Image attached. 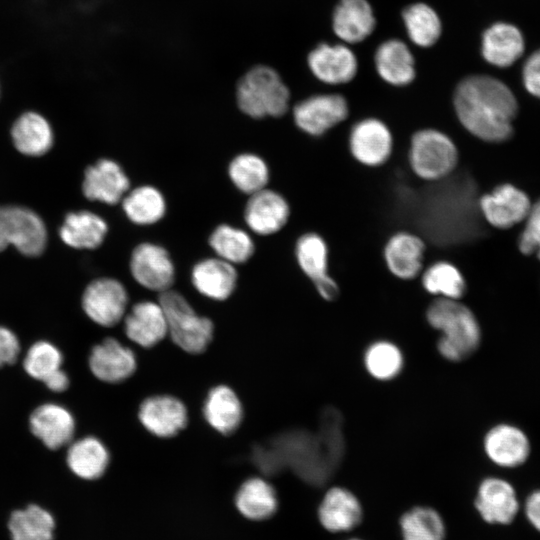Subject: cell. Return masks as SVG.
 <instances>
[{
  "label": "cell",
  "mask_w": 540,
  "mask_h": 540,
  "mask_svg": "<svg viewBox=\"0 0 540 540\" xmlns=\"http://www.w3.org/2000/svg\"><path fill=\"white\" fill-rule=\"evenodd\" d=\"M453 105L462 127L488 143H501L513 135L518 103L512 91L500 80L472 75L456 87Z\"/></svg>",
  "instance_id": "6da1fadb"
},
{
  "label": "cell",
  "mask_w": 540,
  "mask_h": 540,
  "mask_svg": "<svg viewBox=\"0 0 540 540\" xmlns=\"http://www.w3.org/2000/svg\"><path fill=\"white\" fill-rule=\"evenodd\" d=\"M425 318L439 332L436 348L449 362H462L476 353L482 342L480 322L461 300L435 298L427 307Z\"/></svg>",
  "instance_id": "7a4b0ae2"
},
{
  "label": "cell",
  "mask_w": 540,
  "mask_h": 540,
  "mask_svg": "<svg viewBox=\"0 0 540 540\" xmlns=\"http://www.w3.org/2000/svg\"><path fill=\"white\" fill-rule=\"evenodd\" d=\"M236 100L240 110L252 118L280 117L288 110L290 93L274 69L258 65L239 80Z\"/></svg>",
  "instance_id": "3957f363"
},
{
  "label": "cell",
  "mask_w": 540,
  "mask_h": 540,
  "mask_svg": "<svg viewBox=\"0 0 540 540\" xmlns=\"http://www.w3.org/2000/svg\"><path fill=\"white\" fill-rule=\"evenodd\" d=\"M458 160L455 142L441 130L423 128L410 139L409 166L424 181L437 182L447 178L457 167Z\"/></svg>",
  "instance_id": "277c9868"
},
{
  "label": "cell",
  "mask_w": 540,
  "mask_h": 540,
  "mask_svg": "<svg viewBox=\"0 0 540 540\" xmlns=\"http://www.w3.org/2000/svg\"><path fill=\"white\" fill-rule=\"evenodd\" d=\"M161 305L168 328V335L181 350L190 354L204 352L214 336L213 322L198 315L187 299L169 289L160 293Z\"/></svg>",
  "instance_id": "5b68a950"
},
{
  "label": "cell",
  "mask_w": 540,
  "mask_h": 540,
  "mask_svg": "<svg viewBox=\"0 0 540 540\" xmlns=\"http://www.w3.org/2000/svg\"><path fill=\"white\" fill-rule=\"evenodd\" d=\"M46 228L33 211L16 206L0 207V251L9 244L22 254L37 256L45 248Z\"/></svg>",
  "instance_id": "8992f818"
},
{
  "label": "cell",
  "mask_w": 540,
  "mask_h": 540,
  "mask_svg": "<svg viewBox=\"0 0 540 540\" xmlns=\"http://www.w3.org/2000/svg\"><path fill=\"white\" fill-rule=\"evenodd\" d=\"M482 447L490 462L506 469L524 465L532 452V443L526 431L511 422L491 426L483 436Z\"/></svg>",
  "instance_id": "52a82bcc"
},
{
  "label": "cell",
  "mask_w": 540,
  "mask_h": 540,
  "mask_svg": "<svg viewBox=\"0 0 540 540\" xmlns=\"http://www.w3.org/2000/svg\"><path fill=\"white\" fill-rule=\"evenodd\" d=\"M349 114L348 103L340 94L310 96L293 108V120L304 133L319 137L343 122Z\"/></svg>",
  "instance_id": "ba28073f"
},
{
  "label": "cell",
  "mask_w": 540,
  "mask_h": 540,
  "mask_svg": "<svg viewBox=\"0 0 540 540\" xmlns=\"http://www.w3.org/2000/svg\"><path fill=\"white\" fill-rule=\"evenodd\" d=\"M390 128L378 118H365L351 128L348 147L352 157L366 167L385 164L393 152Z\"/></svg>",
  "instance_id": "9c48e42d"
},
{
  "label": "cell",
  "mask_w": 540,
  "mask_h": 540,
  "mask_svg": "<svg viewBox=\"0 0 540 540\" xmlns=\"http://www.w3.org/2000/svg\"><path fill=\"white\" fill-rule=\"evenodd\" d=\"M128 294L121 282L112 278L92 281L82 296L85 314L96 324L112 327L126 315Z\"/></svg>",
  "instance_id": "30bf717a"
},
{
  "label": "cell",
  "mask_w": 540,
  "mask_h": 540,
  "mask_svg": "<svg viewBox=\"0 0 540 540\" xmlns=\"http://www.w3.org/2000/svg\"><path fill=\"white\" fill-rule=\"evenodd\" d=\"M130 271L142 287L159 293L171 289L175 280V267L169 253L164 247L150 242L134 248Z\"/></svg>",
  "instance_id": "8fae6325"
},
{
  "label": "cell",
  "mask_w": 540,
  "mask_h": 540,
  "mask_svg": "<svg viewBox=\"0 0 540 540\" xmlns=\"http://www.w3.org/2000/svg\"><path fill=\"white\" fill-rule=\"evenodd\" d=\"M531 206L528 195L509 183L496 186L479 199L483 218L498 229H508L523 222Z\"/></svg>",
  "instance_id": "7c38bea8"
},
{
  "label": "cell",
  "mask_w": 540,
  "mask_h": 540,
  "mask_svg": "<svg viewBox=\"0 0 540 540\" xmlns=\"http://www.w3.org/2000/svg\"><path fill=\"white\" fill-rule=\"evenodd\" d=\"M138 419L152 435L170 438L186 427L188 412L180 399L171 395H154L142 401Z\"/></svg>",
  "instance_id": "4fadbf2b"
},
{
  "label": "cell",
  "mask_w": 540,
  "mask_h": 540,
  "mask_svg": "<svg viewBox=\"0 0 540 540\" xmlns=\"http://www.w3.org/2000/svg\"><path fill=\"white\" fill-rule=\"evenodd\" d=\"M475 508L487 523L509 524L519 510L516 490L506 479L486 477L478 486Z\"/></svg>",
  "instance_id": "5bb4252c"
},
{
  "label": "cell",
  "mask_w": 540,
  "mask_h": 540,
  "mask_svg": "<svg viewBox=\"0 0 540 540\" xmlns=\"http://www.w3.org/2000/svg\"><path fill=\"white\" fill-rule=\"evenodd\" d=\"M88 363L97 379L110 384L127 380L137 368L133 350L114 338L96 344L90 352Z\"/></svg>",
  "instance_id": "9a60e30c"
},
{
  "label": "cell",
  "mask_w": 540,
  "mask_h": 540,
  "mask_svg": "<svg viewBox=\"0 0 540 540\" xmlns=\"http://www.w3.org/2000/svg\"><path fill=\"white\" fill-rule=\"evenodd\" d=\"M425 242L415 233L399 231L386 242L383 257L389 272L398 279L412 280L423 271Z\"/></svg>",
  "instance_id": "2e32d148"
},
{
  "label": "cell",
  "mask_w": 540,
  "mask_h": 540,
  "mask_svg": "<svg viewBox=\"0 0 540 540\" xmlns=\"http://www.w3.org/2000/svg\"><path fill=\"white\" fill-rule=\"evenodd\" d=\"M289 216L287 200L280 193L267 188L250 195L244 210L248 227L263 236L280 231L287 224Z\"/></svg>",
  "instance_id": "e0dca14e"
},
{
  "label": "cell",
  "mask_w": 540,
  "mask_h": 540,
  "mask_svg": "<svg viewBox=\"0 0 540 540\" xmlns=\"http://www.w3.org/2000/svg\"><path fill=\"white\" fill-rule=\"evenodd\" d=\"M129 187V178L117 162L100 159L86 169L82 190L90 200L114 205L122 201Z\"/></svg>",
  "instance_id": "ac0fdd59"
},
{
  "label": "cell",
  "mask_w": 540,
  "mask_h": 540,
  "mask_svg": "<svg viewBox=\"0 0 540 540\" xmlns=\"http://www.w3.org/2000/svg\"><path fill=\"white\" fill-rule=\"evenodd\" d=\"M362 514V506L356 495L341 486H333L325 492L317 511L320 524L331 533L354 529L360 523Z\"/></svg>",
  "instance_id": "d6986e66"
},
{
  "label": "cell",
  "mask_w": 540,
  "mask_h": 540,
  "mask_svg": "<svg viewBox=\"0 0 540 540\" xmlns=\"http://www.w3.org/2000/svg\"><path fill=\"white\" fill-rule=\"evenodd\" d=\"M308 65L317 79L331 85L347 83L357 72L354 53L341 44H319L309 53Z\"/></svg>",
  "instance_id": "ffe728a7"
},
{
  "label": "cell",
  "mask_w": 540,
  "mask_h": 540,
  "mask_svg": "<svg viewBox=\"0 0 540 540\" xmlns=\"http://www.w3.org/2000/svg\"><path fill=\"white\" fill-rule=\"evenodd\" d=\"M124 332L135 344L151 348L167 335V321L159 302L140 301L123 318Z\"/></svg>",
  "instance_id": "44dd1931"
},
{
  "label": "cell",
  "mask_w": 540,
  "mask_h": 540,
  "mask_svg": "<svg viewBox=\"0 0 540 540\" xmlns=\"http://www.w3.org/2000/svg\"><path fill=\"white\" fill-rule=\"evenodd\" d=\"M31 432L49 449L69 444L75 431V421L64 406L45 403L38 406L29 419Z\"/></svg>",
  "instance_id": "7402d4cb"
},
{
  "label": "cell",
  "mask_w": 540,
  "mask_h": 540,
  "mask_svg": "<svg viewBox=\"0 0 540 540\" xmlns=\"http://www.w3.org/2000/svg\"><path fill=\"white\" fill-rule=\"evenodd\" d=\"M237 279L234 265L219 257L197 262L191 272L195 289L203 296L217 301L226 300L232 295Z\"/></svg>",
  "instance_id": "603a6c76"
},
{
  "label": "cell",
  "mask_w": 540,
  "mask_h": 540,
  "mask_svg": "<svg viewBox=\"0 0 540 540\" xmlns=\"http://www.w3.org/2000/svg\"><path fill=\"white\" fill-rule=\"evenodd\" d=\"M207 423L222 435L235 432L243 419V406L235 391L224 384L210 389L203 405Z\"/></svg>",
  "instance_id": "cb8c5ba5"
},
{
  "label": "cell",
  "mask_w": 540,
  "mask_h": 540,
  "mask_svg": "<svg viewBox=\"0 0 540 540\" xmlns=\"http://www.w3.org/2000/svg\"><path fill=\"white\" fill-rule=\"evenodd\" d=\"M332 25L341 40L358 43L372 33L375 18L367 0H341L334 10Z\"/></svg>",
  "instance_id": "d4e9b609"
},
{
  "label": "cell",
  "mask_w": 540,
  "mask_h": 540,
  "mask_svg": "<svg viewBox=\"0 0 540 540\" xmlns=\"http://www.w3.org/2000/svg\"><path fill=\"white\" fill-rule=\"evenodd\" d=\"M524 52V39L520 30L508 23H496L482 37V55L497 67L512 65Z\"/></svg>",
  "instance_id": "484cf974"
},
{
  "label": "cell",
  "mask_w": 540,
  "mask_h": 540,
  "mask_svg": "<svg viewBox=\"0 0 540 540\" xmlns=\"http://www.w3.org/2000/svg\"><path fill=\"white\" fill-rule=\"evenodd\" d=\"M380 77L394 86H405L415 78L414 58L406 44L397 39L382 43L375 53Z\"/></svg>",
  "instance_id": "4316f807"
},
{
  "label": "cell",
  "mask_w": 540,
  "mask_h": 540,
  "mask_svg": "<svg viewBox=\"0 0 540 540\" xmlns=\"http://www.w3.org/2000/svg\"><path fill=\"white\" fill-rule=\"evenodd\" d=\"M238 512L248 520H264L277 510V494L273 486L260 477L247 479L235 495Z\"/></svg>",
  "instance_id": "83f0119b"
},
{
  "label": "cell",
  "mask_w": 540,
  "mask_h": 540,
  "mask_svg": "<svg viewBox=\"0 0 540 540\" xmlns=\"http://www.w3.org/2000/svg\"><path fill=\"white\" fill-rule=\"evenodd\" d=\"M110 455L102 441L93 436L71 443L67 451V464L78 477L94 480L101 477L109 464Z\"/></svg>",
  "instance_id": "f1b7e54d"
},
{
  "label": "cell",
  "mask_w": 540,
  "mask_h": 540,
  "mask_svg": "<svg viewBox=\"0 0 540 540\" xmlns=\"http://www.w3.org/2000/svg\"><path fill=\"white\" fill-rule=\"evenodd\" d=\"M108 227L104 219L89 211L69 213L60 229V237L77 249H94L102 244Z\"/></svg>",
  "instance_id": "f546056e"
},
{
  "label": "cell",
  "mask_w": 540,
  "mask_h": 540,
  "mask_svg": "<svg viewBox=\"0 0 540 540\" xmlns=\"http://www.w3.org/2000/svg\"><path fill=\"white\" fill-rule=\"evenodd\" d=\"M11 135L17 150L29 156H40L46 153L53 143L49 123L35 112L22 114L15 121Z\"/></svg>",
  "instance_id": "4dcf8cb0"
},
{
  "label": "cell",
  "mask_w": 540,
  "mask_h": 540,
  "mask_svg": "<svg viewBox=\"0 0 540 540\" xmlns=\"http://www.w3.org/2000/svg\"><path fill=\"white\" fill-rule=\"evenodd\" d=\"M421 284L426 292L436 298L461 300L467 290L463 273L446 260L436 261L425 268L421 273Z\"/></svg>",
  "instance_id": "1f68e13d"
},
{
  "label": "cell",
  "mask_w": 540,
  "mask_h": 540,
  "mask_svg": "<svg viewBox=\"0 0 540 540\" xmlns=\"http://www.w3.org/2000/svg\"><path fill=\"white\" fill-rule=\"evenodd\" d=\"M127 218L137 225H151L163 218L166 201L163 194L150 185L130 190L122 199Z\"/></svg>",
  "instance_id": "d6a6232c"
},
{
  "label": "cell",
  "mask_w": 540,
  "mask_h": 540,
  "mask_svg": "<svg viewBox=\"0 0 540 540\" xmlns=\"http://www.w3.org/2000/svg\"><path fill=\"white\" fill-rule=\"evenodd\" d=\"M363 364L367 373L375 380L391 381L403 370L404 355L400 347L392 341L377 340L365 349Z\"/></svg>",
  "instance_id": "836d02e7"
},
{
  "label": "cell",
  "mask_w": 540,
  "mask_h": 540,
  "mask_svg": "<svg viewBox=\"0 0 540 540\" xmlns=\"http://www.w3.org/2000/svg\"><path fill=\"white\" fill-rule=\"evenodd\" d=\"M295 255L300 269L314 284L330 276L329 250L321 235L308 232L300 236Z\"/></svg>",
  "instance_id": "e575fe53"
},
{
  "label": "cell",
  "mask_w": 540,
  "mask_h": 540,
  "mask_svg": "<svg viewBox=\"0 0 540 540\" xmlns=\"http://www.w3.org/2000/svg\"><path fill=\"white\" fill-rule=\"evenodd\" d=\"M209 244L219 258L233 265L248 261L255 250L254 242L246 231L228 224H221L213 230Z\"/></svg>",
  "instance_id": "d590c367"
},
{
  "label": "cell",
  "mask_w": 540,
  "mask_h": 540,
  "mask_svg": "<svg viewBox=\"0 0 540 540\" xmlns=\"http://www.w3.org/2000/svg\"><path fill=\"white\" fill-rule=\"evenodd\" d=\"M228 175L238 190L252 195L266 188L269 181V168L258 155L243 153L231 160Z\"/></svg>",
  "instance_id": "8d00e7d4"
},
{
  "label": "cell",
  "mask_w": 540,
  "mask_h": 540,
  "mask_svg": "<svg viewBox=\"0 0 540 540\" xmlns=\"http://www.w3.org/2000/svg\"><path fill=\"white\" fill-rule=\"evenodd\" d=\"M54 519L37 505L15 511L9 521L13 540H52Z\"/></svg>",
  "instance_id": "74e56055"
},
{
  "label": "cell",
  "mask_w": 540,
  "mask_h": 540,
  "mask_svg": "<svg viewBox=\"0 0 540 540\" xmlns=\"http://www.w3.org/2000/svg\"><path fill=\"white\" fill-rule=\"evenodd\" d=\"M403 540H444L445 525L440 514L431 507L417 506L400 519Z\"/></svg>",
  "instance_id": "f35d334b"
},
{
  "label": "cell",
  "mask_w": 540,
  "mask_h": 540,
  "mask_svg": "<svg viewBox=\"0 0 540 540\" xmlns=\"http://www.w3.org/2000/svg\"><path fill=\"white\" fill-rule=\"evenodd\" d=\"M402 16L407 34L416 45L429 47L440 37L441 22L430 6L424 3L410 5Z\"/></svg>",
  "instance_id": "ab89813d"
},
{
  "label": "cell",
  "mask_w": 540,
  "mask_h": 540,
  "mask_svg": "<svg viewBox=\"0 0 540 540\" xmlns=\"http://www.w3.org/2000/svg\"><path fill=\"white\" fill-rule=\"evenodd\" d=\"M62 362V353L55 345L38 341L28 349L23 366L29 376L43 382L61 369Z\"/></svg>",
  "instance_id": "60d3db41"
},
{
  "label": "cell",
  "mask_w": 540,
  "mask_h": 540,
  "mask_svg": "<svg viewBox=\"0 0 540 540\" xmlns=\"http://www.w3.org/2000/svg\"><path fill=\"white\" fill-rule=\"evenodd\" d=\"M525 226L518 239V248L524 255H535L540 260V199L532 203Z\"/></svg>",
  "instance_id": "b9f144b4"
},
{
  "label": "cell",
  "mask_w": 540,
  "mask_h": 540,
  "mask_svg": "<svg viewBox=\"0 0 540 540\" xmlns=\"http://www.w3.org/2000/svg\"><path fill=\"white\" fill-rule=\"evenodd\" d=\"M522 78L525 89L540 98V50L534 52L525 62Z\"/></svg>",
  "instance_id": "7bdbcfd3"
},
{
  "label": "cell",
  "mask_w": 540,
  "mask_h": 540,
  "mask_svg": "<svg viewBox=\"0 0 540 540\" xmlns=\"http://www.w3.org/2000/svg\"><path fill=\"white\" fill-rule=\"evenodd\" d=\"M19 353L17 336L10 329L0 326V367L14 363Z\"/></svg>",
  "instance_id": "ee69618b"
},
{
  "label": "cell",
  "mask_w": 540,
  "mask_h": 540,
  "mask_svg": "<svg viewBox=\"0 0 540 540\" xmlns=\"http://www.w3.org/2000/svg\"><path fill=\"white\" fill-rule=\"evenodd\" d=\"M524 512L532 526L540 531V489L534 490L527 496Z\"/></svg>",
  "instance_id": "f6af8a7d"
},
{
  "label": "cell",
  "mask_w": 540,
  "mask_h": 540,
  "mask_svg": "<svg viewBox=\"0 0 540 540\" xmlns=\"http://www.w3.org/2000/svg\"><path fill=\"white\" fill-rule=\"evenodd\" d=\"M317 293L325 301H334L338 298L340 288L333 277L329 276L322 281L314 284Z\"/></svg>",
  "instance_id": "bcb514c9"
},
{
  "label": "cell",
  "mask_w": 540,
  "mask_h": 540,
  "mask_svg": "<svg viewBox=\"0 0 540 540\" xmlns=\"http://www.w3.org/2000/svg\"><path fill=\"white\" fill-rule=\"evenodd\" d=\"M43 383L53 392H63L69 386V378L62 369H59L45 379Z\"/></svg>",
  "instance_id": "7dc6e473"
},
{
  "label": "cell",
  "mask_w": 540,
  "mask_h": 540,
  "mask_svg": "<svg viewBox=\"0 0 540 540\" xmlns=\"http://www.w3.org/2000/svg\"><path fill=\"white\" fill-rule=\"evenodd\" d=\"M348 540H360V539H348Z\"/></svg>",
  "instance_id": "c3c4849f"
}]
</instances>
